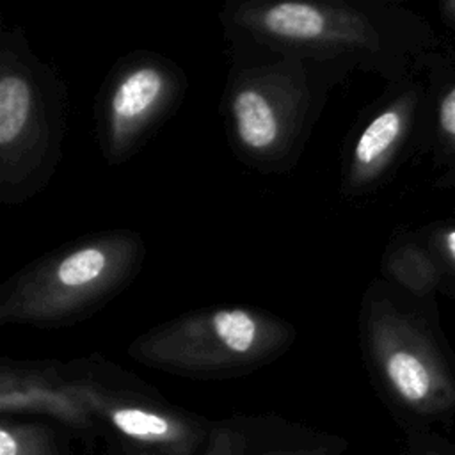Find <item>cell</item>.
<instances>
[{"mask_svg":"<svg viewBox=\"0 0 455 455\" xmlns=\"http://www.w3.org/2000/svg\"><path fill=\"white\" fill-rule=\"evenodd\" d=\"M68 370L78 382L96 419H103L124 437L185 455L199 439L197 427L180 412L135 389L126 373L100 355L73 359Z\"/></svg>","mask_w":455,"mask_h":455,"instance_id":"cell-6","label":"cell"},{"mask_svg":"<svg viewBox=\"0 0 455 455\" xmlns=\"http://www.w3.org/2000/svg\"><path fill=\"white\" fill-rule=\"evenodd\" d=\"M295 338V325L272 311L224 304L160 322L133 338L126 352L133 361L167 373L226 379L275 361Z\"/></svg>","mask_w":455,"mask_h":455,"instance_id":"cell-4","label":"cell"},{"mask_svg":"<svg viewBox=\"0 0 455 455\" xmlns=\"http://www.w3.org/2000/svg\"><path fill=\"white\" fill-rule=\"evenodd\" d=\"M368 341L379 368L393 393L407 405L425 411L434 409L439 400V382L430 366L414 350L396 345L391 336L366 323Z\"/></svg>","mask_w":455,"mask_h":455,"instance_id":"cell-8","label":"cell"},{"mask_svg":"<svg viewBox=\"0 0 455 455\" xmlns=\"http://www.w3.org/2000/svg\"><path fill=\"white\" fill-rule=\"evenodd\" d=\"M68 130V87L21 27L0 30V203L18 206L55 176Z\"/></svg>","mask_w":455,"mask_h":455,"instance_id":"cell-3","label":"cell"},{"mask_svg":"<svg viewBox=\"0 0 455 455\" xmlns=\"http://www.w3.org/2000/svg\"><path fill=\"white\" fill-rule=\"evenodd\" d=\"M140 233L103 229L75 238L21 267L0 286V325L60 329L103 309L139 275Z\"/></svg>","mask_w":455,"mask_h":455,"instance_id":"cell-2","label":"cell"},{"mask_svg":"<svg viewBox=\"0 0 455 455\" xmlns=\"http://www.w3.org/2000/svg\"><path fill=\"white\" fill-rule=\"evenodd\" d=\"M403 130V114L387 107L375 114L348 142L343 164L341 190L357 194L379 174L382 164L391 156Z\"/></svg>","mask_w":455,"mask_h":455,"instance_id":"cell-9","label":"cell"},{"mask_svg":"<svg viewBox=\"0 0 455 455\" xmlns=\"http://www.w3.org/2000/svg\"><path fill=\"white\" fill-rule=\"evenodd\" d=\"M448 249H450L451 254L455 256V231L448 235Z\"/></svg>","mask_w":455,"mask_h":455,"instance_id":"cell-12","label":"cell"},{"mask_svg":"<svg viewBox=\"0 0 455 455\" xmlns=\"http://www.w3.org/2000/svg\"><path fill=\"white\" fill-rule=\"evenodd\" d=\"M228 57L219 114L231 153L259 174L291 172L348 71L240 43H228Z\"/></svg>","mask_w":455,"mask_h":455,"instance_id":"cell-1","label":"cell"},{"mask_svg":"<svg viewBox=\"0 0 455 455\" xmlns=\"http://www.w3.org/2000/svg\"><path fill=\"white\" fill-rule=\"evenodd\" d=\"M188 78L171 57L153 50L123 55L94 100V130L110 167L132 160L183 105Z\"/></svg>","mask_w":455,"mask_h":455,"instance_id":"cell-5","label":"cell"},{"mask_svg":"<svg viewBox=\"0 0 455 455\" xmlns=\"http://www.w3.org/2000/svg\"><path fill=\"white\" fill-rule=\"evenodd\" d=\"M428 455H437V453H428Z\"/></svg>","mask_w":455,"mask_h":455,"instance_id":"cell-13","label":"cell"},{"mask_svg":"<svg viewBox=\"0 0 455 455\" xmlns=\"http://www.w3.org/2000/svg\"><path fill=\"white\" fill-rule=\"evenodd\" d=\"M0 411L43 414L75 428H89L94 414L78 382L60 361H0Z\"/></svg>","mask_w":455,"mask_h":455,"instance_id":"cell-7","label":"cell"},{"mask_svg":"<svg viewBox=\"0 0 455 455\" xmlns=\"http://www.w3.org/2000/svg\"><path fill=\"white\" fill-rule=\"evenodd\" d=\"M0 455H52L50 434L43 427L14 423L4 416L0 427Z\"/></svg>","mask_w":455,"mask_h":455,"instance_id":"cell-10","label":"cell"},{"mask_svg":"<svg viewBox=\"0 0 455 455\" xmlns=\"http://www.w3.org/2000/svg\"><path fill=\"white\" fill-rule=\"evenodd\" d=\"M439 119H441L443 128H444L448 133L455 135V89L444 98V101H443V105H441V116H439Z\"/></svg>","mask_w":455,"mask_h":455,"instance_id":"cell-11","label":"cell"}]
</instances>
